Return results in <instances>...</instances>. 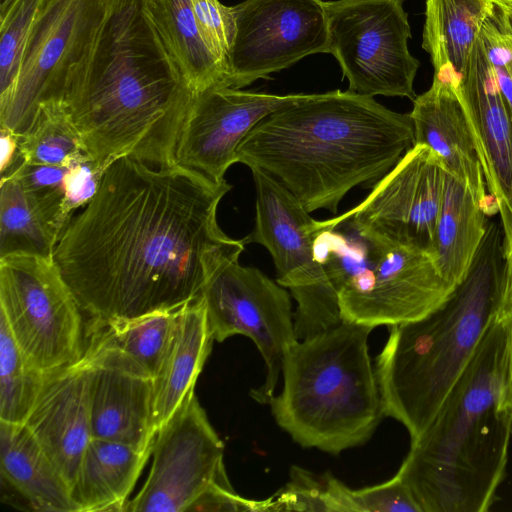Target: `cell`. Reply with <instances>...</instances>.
<instances>
[{
    "instance_id": "836d02e7",
    "label": "cell",
    "mask_w": 512,
    "mask_h": 512,
    "mask_svg": "<svg viewBox=\"0 0 512 512\" xmlns=\"http://www.w3.org/2000/svg\"><path fill=\"white\" fill-rule=\"evenodd\" d=\"M191 2L202 38L226 73V60L235 28L232 8L219 0Z\"/></svg>"
},
{
    "instance_id": "e575fe53",
    "label": "cell",
    "mask_w": 512,
    "mask_h": 512,
    "mask_svg": "<svg viewBox=\"0 0 512 512\" xmlns=\"http://www.w3.org/2000/svg\"><path fill=\"white\" fill-rule=\"evenodd\" d=\"M290 482L273 496L276 511H327L326 474L315 475L293 466Z\"/></svg>"
},
{
    "instance_id": "74e56055",
    "label": "cell",
    "mask_w": 512,
    "mask_h": 512,
    "mask_svg": "<svg viewBox=\"0 0 512 512\" xmlns=\"http://www.w3.org/2000/svg\"><path fill=\"white\" fill-rule=\"evenodd\" d=\"M0 134V173L3 175L20 157L19 136L5 128L0 129Z\"/></svg>"
},
{
    "instance_id": "9c48e42d",
    "label": "cell",
    "mask_w": 512,
    "mask_h": 512,
    "mask_svg": "<svg viewBox=\"0 0 512 512\" xmlns=\"http://www.w3.org/2000/svg\"><path fill=\"white\" fill-rule=\"evenodd\" d=\"M256 191L255 225L246 244L258 243L271 254L278 284L294 300V328L298 340L339 325L337 297L324 268L316 258L318 220L276 179L250 168Z\"/></svg>"
},
{
    "instance_id": "8d00e7d4",
    "label": "cell",
    "mask_w": 512,
    "mask_h": 512,
    "mask_svg": "<svg viewBox=\"0 0 512 512\" xmlns=\"http://www.w3.org/2000/svg\"><path fill=\"white\" fill-rule=\"evenodd\" d=\"M188 511H276L273 496L250 500L238 495L229 481L215 482L189 507Z\"/></svg>"
},
{
    "instance_id": "44dd1931",
    "label": "cell",
    "mask_w": 512,
    "mask_h": 512,
    "mask_svg": "<svg viewBox=\"0 0 512 512\" xmlns=\"http://www.w3.org/2000/svg\"><path fill=\"white\" fill-rule=\"evenodd\" d=\"M0 474L1 485L31 510L79 512L70 487L25 424L0 421Z\"/></svg>"
},
{
    "instance_id": "8fae6325",
    "label": "cell",
    "mask_w": 512,
    "mask_h": 512,
    "mask_svg": "<svg viewBox=\"0 0 512 512\" xmlns=\"http://www.w3.org/2000/svg\"><path fill=\"white\" fill-rule=\"evenodd\" d=\"M242 251L222 256L211 268L200 298L214 341L233 335L250 338L266 366L264 383L251 390L260 404H269L286 350L298 339L290 294L255 267L239 262Z\"/></svg>"
},
{
    "instance_id": "f35d334b",
    "label": "cell",
    "mask_w": 512,
    "mask_h": 512,
    "mask_svg": "<svg viewBox=\"0 0 512 512\" xmlns=\"http://www.w3.org/2000/svg\"><path fill=\"white\" fill-rule=\"evenodd\" d=\"M491 8L511 48L508 66L512 75V0H492Z\"/></svg>"
},
{
    "instance_id": "30bf717a",
    "label": "cell",
    "mask_w": 512,
    "mask_h": 512,
    "mask_svg": "<svg viewBox=\"0 0 512 512\" xmlns=\"http://www.w3.org/2000/svg\"><path fill=\"white\" fill-rule=\"evenodd\" d=\"M112 0H47L33 27L20 71L0 101V126L27 132L40 106L61 101L91 53L109 16Z\"/></svg>"
},
{
    "instance_id": "cb8c5ba5",
    "label": "cell",
    "mask_w": 512,
    "mask_h": 512,
    "mask_svg": "<svg viewBox=\"0 0 512 512\" xmlns=\"http://www.w3.org/2000/svg\"><path fill=\"white\" fill-rule=\"evenodd\" d=\"M486 216L468 187L447 171L429 255L441 276L454 288L466 276L480 246Z\"/></svg>"
},
{
    "instance_id": "d6986e66",
    "label": "cell",
    "mask_w": 512,
    "mask_h": 512,
    "mask_svg": "<svg viewBox=\"0 0 512 512\" xmlns=\"http://www.w3.org/2000/svg\"><path fill=\"white\" fill-rule=\"evenodd\" d=\"M71 489L92 438L89 380L82 359L46 372L24 422Z\"/></svg>"
},
{
    "instance_id": "b9f144b4",
    "label": "cell",
    "mask_w": 512,
    "mask_h": 512,
    "mask_svg": "<svg viewBox=\"0 0 512 512\" xmlns=\"http://www.w3.org/2000/svg\"><path fill=\"white\" fill-rule=\"evenodd\" d=\"M511 433H512V428H511Z\"/></svg>"
},
{
    "instance_id": "2e32d148",
    "label": "cell",
    "mask_w": 512,
    "mask_h": 512,
    "mask_svg": "<svg viewBox=\"0 0 512 512\" xmlns=\"http://www.w3.org/2000/svg\"><path fill=\"white\" fill-rule=\"evenodd\" d=\"M303 94L275 95L216 83L195 90L175 150V165L214 185L237 161V149L264 117L297 101Z\"/></svg>"
},
{
    "instance_id": "7c38bea8",
    "label": "cell",
    "mask_w": 512,
    "mask_h": 512,
    "mask_svg": "<svg viewBox=\"0 0 512 512\" xmlns=\"http://www.w3.org/2000/svg\"><path fill=\"white\" fill-rule=\"evenodd\" d=\"M405 0L325 1L329 53L348 79L349 91L412 101L419 61L410 53Z\"/></svg>"
},
{
    "instance_id": "5bb4252c",
    "label": "cell",
    "mask_w": 512,
    "mask_h": 512,
    "mask_svg": "<svg viewBox=\"0 0 512 512\" xmlns=\"http://www.w3.org/2000/svg\"><path fill=\"white\" fill-rule=\"evenodd\" d=\"M223 455L224 444L193 392L157 431L147 480L124 511H188L213 483L229 481Z\"/></svg>"
},
{
    "instance_id": "277c9868",
    "label": "cell",
    "mask_w": 512,
    "mask_h": 512,
    "mask_svg": "<svg viewBox=\"0 0 512 512\" xmlns=\"http://www.w3.org/2000/svg\"><path fill=\"white\" fill-rule=\"evenodd\" d=\"M508 326L496 318L398 474L422 512H485L505 478L512 437Z\"/></svg>"
},
{
    "instance_id": "ffe728a7",
    "label": "cell",
    "mask_w": 512,
    "mask_h": 512,
    "mask_svg": "<svg viewBox=\"0 0 512 512\" xmlns=\"http://www.w3.org/2000/svg\"><path fill=\"white\" fill-rule=\"evenodd\" d=\"M458 83L434 76L430 88L415 97L409 113L415 144L430 147L448 172L468 187L483 212L492 216L499 213L498 206L486 186Z\"/></svg>"
},
{
    "instance_id": "83f0119b",
    "label": "cell",
    "mask_w": 512,
    "mask_h": 512,
    "mask_svg": "<svg viewBox=\"0 0 512 512\" xmlns=\"http://www.w3.org/2000/svg\"><path fill=\"white\" fill-rule=\"evenodd\" d=\"M178 310L157 312L107 326L88 336L86 344L125 353L155 379L172 341Z\"/></svg>"
},
{
    "instance_id": "5b68a950",
    "label": "cell",
    "mask_w": 512,
    "mask_h": 512,
    "mask_svg": "<svg viewBox=\"0 0 512 512\" xmlns=\"http://www.w3.org/2000/svg\"><path fill=\"white\" fill-rule=\"evenodd\" d=\"M505 265L501 224L486 231L464 279L428 315L392 325L375 373L383 412L411 441L427 428L497 318Z\"/></svg>"
},
{
    "instance_id": "603a6c76",
    "label": "cell",
    "mask_w": 512,
    "mask_h": 512,
    "mask_svg": "<svg viewBox=\"0 0 512 512\" xmlns=\"http://www.w3.org/2000/svg\"><path fill=\"white\" fill-rule=\"evenodd\" d=\"M150 450L91 438L72 487L79 512L124 511Z\"/></svg>"
},
{
    "instance_id": "4dcf8cb0",
    "label": "cell",
    "mask_w": 512,
    "mask_h": 512,
    "mask_svg": "<svg viewBox=\"0 0 512 512\" xmlns=\"http://www.w3.org/2000/svg\"><path fill=\"white\" fill-rule=\"evenodd\" d=\"M47 0H1L0 101L13 88L33 27Z\"/></svg>"
},
{
    "instance_id": "ab89813d",
    "label": "cell",
    "mask_w": 512,
    "mask_h": 512,
    "mask_svg": "<svg viewBox=\"0 0 512 512\" xmlns=\"http://www.w3.org/2000/svg\"><path fill=\"white\" fill-rule=\"evenodd\" d=\"M512 312V253L505 259L500 306L497 317H502Z\"/></svg>"
},
{
    "instance_id": "f546056e",
    "label": "cell",
    "mask_w": 512,
    "mask_h": 512,
    "mask_svg": "<svg viewBox=\"0 0 512 512\" xmlns=\"http://www.w3.org/2000/svg\"><path fill=\"white\" fill-rule=\"evenodd\" d=\"M45 374L28 363L0 315V421L24 424Z\"/></svg>"
},
{
    "instance_id": "4316f807",
    "label": "cell",
    "mask_w": 512,
    "mask_h": 512,
    "mask_svg": "<svg viewBox=\"0 0 512 512\" xmlns=\"http://www.w3.org/2000/svg\"><path fill=\"white\" fill-rule=\"evenodd\" d=\"M150 8L193 90L223 84L224 70L202 38L191 0H150Z\"/></svg>"
},
{
    "instance_id": "e0dca14e",
    "label": "cell",
    "mask_w": 512,
    "mask_h": 512,
    "mask_svg": "<svg viewBox=\"0 0 512 512\" xmlns=\"http://www.w3.org/2000/svg\"><path fill=\"white\" fill-rule=\"evenodd\" d=\"M486 186L498 206L505 259L512 253V114L480 38L458 83Z\"/></svg>"
},
{
    "instance_id": "484cf974",
    "label": "cell",
    "mask_w": 512,
    "mask_h": 512,
    "mask_svg": "<svg viewBox=\"0 0 512 512\" xmlns=\"http://www.w3.org/2000/svg\"><path fill=\"white\" fill-rule=\"evenodd\" d=\"M0 183V258L29 254L53 259L61 235L52 219L15 176H1Z\"/></svg>"
},
{
    "instance_id": "d6a6232c",
    "label": "cell",
    "mask_w": 512,
    "mask_h": 512,
    "mask_svg": "<svg viewBox=\"0 0 512 512\" xmlns=\"http://www.w3.org/2000/svg\"><path fill=\"white\" fill-rule=\"evenodd\" d=\"M69 167L27 163L20 155L14 165L1 176L7 174L15 176L52 219L62 235L66 228L62 216V205L65 195V176Z\"/></svg>"
},
{
    "instance_id": "8992f818",
    "label": "cell",
    "mask_w": 512,
    "mask_h": 512,
    "mask_svg": "<svg viewBox=\"0 0 512 512\" xmlns=\"http://www.w3.org/2000/svg\"><path fill=\"white\" fill-rule=\"evenodd\" d=\"M372 330L343 320L286 350L283 389L269 404L277 424L302 447L337 455L366 442L380 423Z\"/></svg>"
},
{
    "instance_id": "ba28073f",
    "label": "cell",
    "mask_w": 512,
    "mask_h": 512,
    "mask_svg": "<svg viewBox=\"0 0 512 512\" xmlns=\"http://www.w3.org/2000/svg\"><path fill=\"white\" fill-rule=\"evenodd\" d=\"M0 315L28 363L40 371L75 364L84 356V316L54 259L0 258Z\"/></svg>"
},
{
    "instance_id": "ac0fdd59",
    "label": "cell",
    "mask_w": 512,
    "mask_h": 512,
    "mask_svg": "<svg viewBox=\"0 0 512 512\" xmlns=\"http://www.w3.org/2000/svg\"><path fill=\"white\" fill-rule=\"evenodd\" d=\"M83 360L89 380L92 438L152 451L157 430L151 375L113 348L86 344Z\"/></svg>"
},
{
    "instance_id": "6da1fadb",
    "label": "cell",
    "mask_w": 512,
    "mask_h": 512,
    "mask_svg": "<svg viewBox=\"0 0 512 512\" xmlns=\"http://www.w3.org/2000/svg\"><path fill=\"white\" fill-rule=\"evenodd\" d=\"M230 189L177 165L130 156L106 167L53 255L86 318V338L200 298L213 265L245 249V238H230L217 222Z\"/></svg>"
},
{
    "instance_id": "d590c367",
    "label": "cell",
    "mask_w": 512,
    "mask_h": 512,
    "mask_svg": "<svg viewBox=\"0 0 512 512\" xmlns=\"http://www.w3.org/2000/svg\"><path fill=\"white\" fill-rule=\"evenodd\" d=\"M104 170L91 159L87 158L72 164L65 176V195L62 205V216L67 227L72 214L81 206H85L96 194ZM66 229V228H65Z\"/></svg>"
},
{
    "instance_id": "60d3db41",
    "label": "cell",
    "mask_w": 512,
    "mask_h": 512,
    "mask_svg": "<svg viewBox=\"0 0 512 512\" xmlns=\"http://www.w3.org/2000/svg\"><path fill=\"white\" fill-rule=\"evenodd\" d=\"M502 317L505 318L508 326V373L512 393V312Z\"/></svg>"
},
{
    "instance_id": "7a4b0ae2",
    "label": "cell",
    "mask_w": 512,
    "mask_h": 512,
    "mask_svg": "<svg viewBox=\"0 0 512 512\" xmlns=\"http://www.w3.org/2000/svg\"><path fill=\"white\" fill-rule=\"evenodd\" d=\"M193 93L150 0H112L98 39L61 102L102 170L124 156L174 166Z\"/></svg>"
},
{
    "instance_id": "52a82bcc",
    "label": "cell",
    "mask_w": 512,
    "mask_h": 512,
    "mask_svg": "<svg viewBox=\"0 0 512 512\" xmlns=\"http://www.w3.org/2000/svg\"><path fill=\"white\" fill-rule=\"evenodd\" d=\"M315 254L342 320L372 328L418 320L454 289L428 252L367 233L350 218L318 221Z\"/></svg>"
},
{
    "instance_id": "3957f363",
    "label": "cell",
    "mask_w": 512,
    "mask_h": 512,
    "mask_svg": "<svg viewBox=\"0 0 512 512\" xmlns=\"http://www.w3.org/2000/svg\"><path fill=\"white\" fill-rule=\"evenodd\" d=\"M414 145L410 114L334 90L303 94L264 117L238 147L237 161L272 176L309 213H337L352 188L374 186Z\"/></svg>"
},
{
    "instance_id": "d4e9b609",
    "label": "cell",
    "mask_w": 512,
    "mask_h": 512,
    "mask_svg": "<svg viewBox=\"0 0 512 512\" xmlns=\"http://www.w3.org/2000/svg\"><path fill=\"white\" fill-rule=\"evenodd\" d=\"M492 0H426L422 47L434 76L459 82Z\"/></svg>"
},
{
    "instance_id": "1f68e13d",
    "label": "cell",
    "mask_w": 512,
    "mask_h": 512,
    "mask_svg": "<svg viewBox=\"0 0 512 512\" xmlns=\"http://www.w3.org/2000/svg\"><path fill=\"white\" fill-rule=\"evenodd\" d=\"M326 484L329 512H422L398 474L378 485L351 489L327 473Z\"/></svg>"
},
{
    "instance_id": "4fadbf2b",
    "label": "cell",
    "mask_w": 512,
    "mask_h": 512,
    "mask_svg": "<svg viewBox=\"0 0 512 512\" xmlns=\"http://www.w3.org/2000/svg\"><path fill=\"white\" fill-rule=\"evenodd\" d=\"M231 8L235 28L226 86L241 89L306 56L329 53L323 0H244Z\"/></svg>"
},
{
    "instance_id": "7402d4cb",
    "label": "cell",
    "mask_w": 512,
    "mask_h": 512,
    "mask_svg": "<svg viewBox=\"0 0 512 512\" xmlns=\"http://www.w3.org/2000/svg\"><path fill=\"white\" fill-rule=\"evenodd\" d=\"M213 341L201 298L178 310L172 341L153 384V419L157 431L194 392Z\"/></svg>"
},
{
    "instance_id": "f1b7e54d",
    "label": "cell",
    "mask_w": 512,
    "mask_h": 512,
    "mask_svg": "<svg viewBox=\"0 0 512 512\" xmlns=\"http://www.w3.org/2000/svg\"><path fill=\"white\" fill-rule=\"evenodd\" d=\"M19 152L27 163L69 167L91 158L61 101L42 104L25 134Z\"/></svg>"
},
{
    "instance_id": "9a60e30c",
    "label": "cell",
    "mask_w": 512,
    "mask_h": 512,
    "mask_svg": "<svg viewBox=\"0 0 512 512\" xmlns=\"http://www.w3.org/2000/svg\"><path fill=\"white\" fill-rule=\"evenodd\" d=\"M447 171L430 147L415 144L359 205L340 217L367 233L429 253Z\"/></svg>"
}]
</instances>
